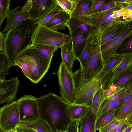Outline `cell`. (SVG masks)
<instances>
[{
	"mask_svg": "<svg viewBox=\"0 0 132 132\" xmlns=\"http://www.w3.org/2000/svg\"><path fill=\"white\" fill-rule=\"evenodd\" d=\"M16 132H36L29 129L18 126L16 128L15 130Z\"/></svg>",
	"mask_w": 132,
	"mask_h": 132,
	"instance_id": "cell-47",
	"label": "cell"
},
{
	"mask_svg": "<svg viewBox=\"0 0 132 132\" xmlns=\"http://www.w3.org/2000/svg\"><path fill=\"white\" fill-rule=\"evenodd\" d=\"M79 120H75L71 121L66 130L67 132H79Z\"/></svg>",
	"mask_w": 132,
	"mask_h": 132,
	"instance_id": "cell-41",
	"label": "cell"
},
{
	"mask_svg": "<svg viewBox=\"0 0 132 132\" xmlns=\"http://www.w3.org/2000/svg\"><path fill=\"white\" fill-rule=\"evenodd\" d=\"M117 1L119 2L122 3L128 4L132 3V1L131 0H117Z\"/></svg>",
	"mask_w": 132,
	"mask_h": 132,
	"instance_id": "cell-48",
	"label": "cell"
},
{
	"mask_svg": "<svg viewBox=\"0 0 132 132\" xmlns=\"http://www.w3.org/2000/svg\"><path fill=\"white\" fill-rule=\"evenodd\" d=\"M115 109L110 110L101 114L96 120V130H99L115 118Z\"/></svg>",
	"mask_w": 132,
	"mask_h": 132,
	"instance_id": "cell-29",
	"label": "cell"
},
{
	"mask_svg": "<svg viewBox=\"0 0 132 132\" xmlns=\"http://www.w3.org/2000/svg\"><path fill=\"white\" fill-rule=\"evenodd\" d=\"M5 79H6L5 78L0 77V82L3 81Z\"/></svg>",
	"mask_w": 132,
	"mask_h": 132,
	"instance_id": "cell-50",
	"label": "cell"
},
{
	"mask_svg": "<svg viewBox=\"0 0 132 132\" xmlns=\"http://www.w3.org/2000/svg\"><path fill=\"white\" fill-rule=\"evenodd\" d=\"M131 66L132 52L123 53L120 61L112 71L111 78L105 89L109 87L114 80L118 76Z\"/></svg>",
	"mask_w": 132,
	"mask_h": 132,
	"instance_id": "cell-17",
	"label": "cell"
},
{
	"mask_svg": "<svg viewBox=\"0 0 132 132\" xmlns=\"http://www.w3.org/2000/svg\"><path fill=\"white\" fill-rule=\"evenodd\" d=\"M79 0H56L62 9L71 14L73 12Z\"/></svg>",
	"mask_w": 132,
	"mask_h": 132,
	"instance_id": "cell-33",
	"label": "cell"
},
{
	"mask_svg": "<svg viewBox=\"0 0 132 132\" xmlns=\"http://www.w3.org/2000/svg\"><path fill=\"white\" fill-rule=\"evenodd\" d=\"M112 74L111 72L101 79H97L94 77L87 80L82 78L80 68L72 72L75 98L72 104L90 106L95 93L102 87L105 89Z\"/></svg>",
	"mask_w": 132,
	"mask_h": 132,
	"instance_id": "cell-4",
	"label": "cell"
},
{
	"mask_svg": "<svg viewBox=\"0 0 132 132\" xmlns=\"http://www.w3.org/2000/svg\"><path fill=\"white\" fill-rule=\"evenodd\" d=\"M122 132H132V125L127 127Z\"/></svg>",
	"mask_w": 132,
	"mask_h": 132,
	"instance_id": "cell-49",
	"label": "cell"
},
{
	"mask_svg": "<svg viewBox=\"0 0 132 132\" xmlns=\"http://www.w3.org/2000/svg\"><path fill=\"white\" fill-rule=\"evenodd\" d=\"M0 30V52L4 51L5 50V38Z\"/></svg>",
	"mask_w": 132,
	"mask_h": 132,
	"instance_id": "cell-45",
	"label": "cell"
},
{
	"mask_svg": "<svg viewBox=\"0 0 132 132\" xmlns=\"http://www.w3.org/2000/svg\"><path fill=\"white\" fill-rule=\"evenodd\" d=\"M117 2L118 4L114 7L107 10L92 14L87 17V23L91 28L90 32L101 30L114 21L126 20L122 18L115 17V12L128 4Z\"/></svg>",
	"mask_w": 132,
	"mask_h": 132,
	"instance_id": "cell-7",
	"label": "cell"
},
{
	"mask_svg": "<svg viewBox=\"0 0 132 132\" xmlns=\"http://www.w3.org/2000/svg\"><path fill=\"white\" fill-rule=\"evenodd\" d=\"M71 14L60 10L44 26L52 30H64Z\"/></svg>",
	"mask_w": 132,
	"mask_h": 132,
	"instance_id": "cell-19",
	"label": "cell"
},
{
	"mask_svg": "<svg viewBox=\"0 0 132 132\" xmlns=\"http://www.w3.org/2000/svg\"><path fill=\"white\" fill-rule=\"evenodd\" d=\"M72 73L61 62L57 73L60 86L59 92L62 100L68 104H72L75 98Z\"/></svg>",
	"mask_w": 132,
	"mask_h": 132,
	"instance_id": "cell-8",
	"label": "cell"
},
{
	"mask_svg": "<svg viewBox=\"0 0 132 132\" xmlns=\"http://www.w3.org/2000/svg\"><path fill=\"white\" fill-rule=\"evenodd\" d=\"M105 88L102 87L95 93L90 106V111L96 116L103 103Z\"/></svg>",
	"mask_w": 132,
	"mask_h": 132,
	"instance_id": "cell-28",
	"label": "cell"
},
{
	"mask_svg": "<svg viewBox=\"0 0 132 132\" xmlns=\"http://www.w3.org/2000/svg\"><path fill=\"white\" fill-rule=\"evenodd\" d=\"M111 85L119 88H126L132 85V66L118 76Z\"/></svg>",
	"mask_w": 132,
	"mask_h": 132,
	"instance_id": "cell-25",
	"label": "cell"
},
{
	"mask_svg": "<svg viewBox=\"0 0 132 132\" xmlns=\"http://www.w3.org/2000/svg\"><path fill=\"white\" fill-rule=\"evenodd\" d=\"M20 85L19 80L16 77L0 82V104L14 101L16 98Z\"/></svg>",
	"mask_w": 132,
	"mask_h": 132,
	"instance_id": "cell-14",
	"label": "cell"
},
{
	"mask_svg": "<svg viewBox=\"0 0 132 132\" xmlns=\"http://www.w3.org/2000/svg\"><path fill=\"white\" fill-rule=\"evenodd\" d=\"M132 22L125 26L117 36L106 44L101 46L102 56L103 60L117 52L121 44L132 35Z\"/></svg>",
	"mask_w": 132,
	"mask_h": 132,
	"instance_id": "cell-13",
	"label": "cell"
},
{
	"mask_svg": "<svg viewBox=\"0 0 132 132\" xmlns=\"http://www.w3.org/2000/svg\"><path fill=\"white\" fill-rule=\"evenodd\" d=\"M32 0H28L26 4L21 9V10L28 12L30 10Z\"/></svg>",
	"mask_w": 132,
	"mask_h": 132,
	"instance_id": "cell-46",
	"label": "cell"
},
{
	"mask_svg": "<svg viewBox=\"0 0 132 132\" xmlns=\"http://www.w3.org/2000/svg\"><path fill=\"white\" fill-rule=\"evenodd\" d=\"M33 44L41 55L51 61L54 53L58 48L55 46L46 45Z\"/></svg>",
	"mask_w": 132,
	"mask_h": 132,
	"instance_id": "cell-31",
	"label": "cell"
},
{
	"mask_svg": "<svg viewBox=\"0 0 132 132\" xmlns=\"http://www.w3.org/2000/svg\"><path fill=\"white\" fill-rule=\"evenodd\" d=\"M20 122L17 101H13L0 108V127L4 132L14 131Z\"/></svg>",
	"mask_w": 132,
	"mask_h": 132,
	"instance_id": "cell-9",
	"label": "cell"
},
{
	"mask_svg": "<svg viewBox=\"0 0 132 132\" xmlns=\"http://www.w3.org/2000/svg\"><path fill=\"white\" fill-rule=\"evenodd\" d=\"M95 1L79 0L71 17L78 18L86 21L87 17L92 14V8Z\"/></svg>",
	"mask_w": 132,
	"mask_h": 132,
	"instance_id": "cell-18",
	"label": "cell"
},
{
	"mask_svg": "<svg viewBox=\"0 0 132 132\" xmlns=\"http://www.w3.org/2000/svg\"><path fill=\"white\" fill-rule=\"evenodd\" d=\"M6 18L7 19V23L1 32L3 34L20 22L30 19L29 12L21 11L20 6L12 10L9 9Z\"/></svg>",
	"mask_w": 132,
	"mask_h": 132,
	"instance_id": "cell-16",
	"label": "cell"
},
{
	"mask_svg": "<svg viewBox=\"0 0 132 132\" xmlns=\"http://www.w3.org/2000/svg\"><path fill=\"white\" fill-rule=\"evenodd\" d=\"M70 31H72L77 28L82 29L84 31L86 37L89 34L91 28L86 22L81 19L71 17L68 21L66 25Z\"/></svg>",
	"mask_w": 132,
	"mask_h": 132,
	"instance_id": "cell-26",
	"label": "cell"
},
{
	"mask_svg": "<svg viewBox=\"0 0 132 132\" xmlns=\"http://www.w3.org/2000/svg\"><path fill=\"white\" fill-rule=\"evenodd\" d=\"M98 132H100L99 131Z\"/></svg>",
	"mask_w": 132,
	"mask_h": 132,
	"instance_id": "cell-55",
	"label": "cell"
},
{
	"mask_svg": "<svg viewBox=\"0 0 132 132\" xmlns=\"http://www.w3.org/2000/svg\"><path fill=\"white\" fill-rule=\"evenodd\" d=\"M18 126H21L36 132H52L48 125L40 118L31 121L21 122Z\"/></svg>",
	"mask_w": 132,
	"mask_h": 132,
	"instance_id": "cell-24",
	"label": "cell"
},
{
	"mask_svg": "<svg viewBox=\"0 0 132 132\" xmlns=\"http://www.w3.org/2000/svg\"><path fill=\"white\" fill-rule=\"evenodd\" d=\"M39 118L48 125L52 132L66 130L71 122L67 115L68 104L58 95L49 93L37 98Z\"/></svg>",
	"mask_w": 132,
	"mask_h": 132,
	"instance_id": "cell-1",
	"label": "cell"
},
{
	"mask_svg": "<svg viewBox=\"0 0 132 132\" xmlns=\"http://www.w3.org/2000/svg\"><path fill=\"white\" fill-rule=\"evenodd\" d=\"M51 62L41 55L32 43L18 55L14 66L19 67L27 77L37 84L48 71Z\"/></svg>",
	"mask_w": 132,
	"mask_h": 132,
	"instance_id": "cell-3",
	"label": "cell"
},
{
	"mask_svg": "<svg viewBox=\"0 0 132 132\" xmlns=\"http://www.w3.org/2000/svg\"><path fill=\"white\" fill-rule=\"evenodd\" d=\"M17 101L21 122L31 121L39 118L37 98L32 95H24Z\"/></svg>",
	"mask_w": 132,
	"mask_h": 132,
	"instance_id": "cell-10",
	"label": "cell"
},
{
	"mask_svg": "<svg viewBox=\"0 0 132 132\" xmlns=\"http://www.w3.org/2000/svg\"><path fill=\"white\" fill-rule=\"evenodd\" d=\"M70 32L73 52L77 59L83 48L86 37H85L86 35L84 31L80 28Z\"/></svg>",
	"mask_w": 132,
	"mask_h": 132,
	"instance_id": "cell-20",
	"label": "cell"
},
{
	"mask_svg": "<svg viewBox=\"0 0 132 132\" xmlns=\"http://www.w3.org/2000/svg\"><path fill=\"white\" fill-rule=\"evenodd\" d=\"M39 25L30 19L22 21L11 27L5 34V52L11 66L18 55L30 46Z\"/></svg>",
	"mask_w": 132,
	"mask_h": 132,
	"instance_id": "cell-2",
	"label": "cell"
},
{
	"mask_svg": "<svg viewBox=\"0 0 132 132\" xmlns=\"http://www.w3.org/2000/svg\"><path fill=\"white\" fill-rule=\"evenodd\" d=\"M132 100V86H131L127 89L125 96L116 108L115 115Z\"/></svg>",
	"mask_w": 132,
	"mask_h": 132,
	"instance_id": "cell-35",
	"label": "cell"
},
{
	"mask_svg": "<svg viewBox=\"0 0 132 132\" xmlns=\"http://www.w3.org/2000/svg\"><path fill=\"white\" fill-rule=\"evenodd\" d=\"M11 66L4 51L0 52V77L5 78V76L11 72L9 69Z\"/></svg>",
	"mask_w": 132,
	"mask_h": 132,
	"instance_id": "cell-32",
	"label": "cell"
},
{
	"mask_svg": "<svg viewBox=\"0 0 132 132\" xmlns=\"http://www.w3.org/2000/svg\"><path fill=\"white\" fill-rule=\"evenodd\" d=\"M107 3L104 0H95L92 8V14L98 12Z\"/></svg>",
	"mask_w": 132,
	"mask_h": 132,
	"instance_id": "cell-40",
	"label": "cell"
},
{
	"mask_svg": "<svg viewBox=\"0 0 132 132\" xmlns=\"http://www.w3.org/2000/svg\"><path fill=\"white\" fill-rule=\"evenodd\" d=\"M56 132H67L66 130H57Z\"/></svg>",
	"mask_w": 132,
	"mask_h": 132,
	"instance_id": "cell-51",
	"label": "cell"
},
{
	"mask_svg": "<svg viewBox=\"0 0 132 132\" xmlns=\"http://www.w3.org/2000/svg\"><path fill=\"white\" fill-rule=\"evenodd\" d=\"M132 49V38L131 37L125 43L123 47L121 49V52H131Z\"/></svg>",
	"mask_w": 132,
	"mask_h": 132,
	"instance_id": "cell-44",
	"label": "cell"
},
{
	"mask_svg": "<svg viewBox=\"0 0 132 132\" xmlns=\"http://www.w3.org/2000/svg\"><path fill=\"white\" fill-rule=\"evenodd\" d=\"M61 48V62L70 71L72 72L73 66L76 59L73 52L72 41L63 45Z\"/></svg>",
	"mask_w": 132,
	"mask_h": 132,
	"instance_id": "cell-22",
	"label": "cell"
},
{
	"mask_svg": "<svg viewBox=\"0 0 132 132\" xmlns=\"http://www.w3.org/2000/svg\"><path fill=\"white\" fill-rule=\"evenodd\" d=\"M126 88H121L117 91L110 96L106 98H104L103 102L114 101L117 100L119 97L121 93Z\"/></svg>",
	"mask_w": 132,
	"mask_h": 132,
	"instance_id": "cell-42",
	"label": "cell"
},
{
	"mask_svg": "<svg viewBox=\"0 0 132 132\" xmlns=\"http://www.w3.org/2000/svg\"><path fill=\"white\" fill-rule=\"evenodd\" d=\"M57 4L56 0H32L30 19L38 23L41 22Z\"/></svg>",
	"mask_w": 132,
	"mask_h": 132,
	"instance_id": "cell-12",
	"label": "cell"
},
{
	"mask_svg": "<svg viewBox=\"0 0 132 132\" xmlns=\"http://www.w3.org/2000/svg\"><path fill=\"white\" fill-rule=\"evenodd\" d=\"M0 132H4L3 130L1 129V128L0 127Z\"/></svg>",
	"mask_w": 132,
	"mask_h": 132,
	"instance_id": "cell-52",
	"label": "cell"
},
{
	"mask_svg": "<svg viewBox=\"0 0 132 132\" xmlns=\"http://www.w3.org/2000/svg\"><path fill=\"white\" fill-rule=\"evenodd\" d=\"M118 4V3L116 0L111 1L106 4L98 12L103 11L110 9L116 6Z\"/></svg>",
	"mask_w": 132,
	"mask_h": 132,
	"instance_id": "cell-43",
	"label": "cell"
},
{
	"mask_svg": "<svg viewBox=\"0 0 132 132\" xmlns=\"http://www.w3.org/2000/svg\"><path fill=\"white\" fill-rule=\"evenodd\" d=\"M14 132H16V131H15V130L14 131Z\"/></svg>",
	"mask_w": 132,
	"mask_h": 132,
	"instance_id": "cell-54",
	"label": "cell"
},
{
	"mask_svg": "<svg viewBox=\"0 0 132 132\" xmlns=\"http://www.w3.org/2000/svg\"><path fill=\"white\" fill-rule=\"evenodd\" d=\"M132 21L128 19L114 21L101 30L90 33L86 40H89L94 46H101L117 36Z\"/></svg>",
	"mask_w": 132,
	"mask_h": 132,
	"instance_id": "cell-6",
	"label": "cell"
},
{
	"mask_svg": "<svg viewBox=\"0 0 132 132\" xmlns=\"http://www.w3.org/2000/svg\"><path fill=\"white\" fill-rule=\"evenodd\" d=\"M123 53H116L103 59L102 68L95 77L100 79L104 77L112 71L116 67L122 57Z\"/></svg>",
	"mask_w": 132,
	"mask_h": 132,
	"instance_id": "cell-15",
	"label": "cell"
},
{
	"mask_svg": "<svg viewBox=\"0 0 132 132\" xmlns=\"http://www.w3.org/2000/svg\"><path fill=\"white\" fill-rule=\"evenodd\" d=\"M62 10L57 4L56 6L48 13L45 18L38 23L39 25L44 26L55 15Z\"/></svg>",
	"mask_w": 132,
	"mask_h": 132,
	"instance_id": "cell-37",
	"label": "cell"
},
{
	"mask_svg": "<svg viewBox=\"0 0 132 132\" xmlns=\"http://www.w3.org/2000/svg\"><path fill=\"white\" fill-rule=\"evenodd\" d=\"M124 120H118L115 118L111 121L98 130L100 132H109Z\"/></svg>",
	"mask_w": 132,
	"mask_h": 132,
	"instance_id": "cell-38",
	"label": "cell"
},
{
	"mask_svg": "<svg viewBox=\"0 0 132 132\" xmlns=\"http://www.w3.org/2000/svg\"><path fill=\"white\" fill-rule=\"evenodd\" d=\"M94 46L89 40H87L82 51L77 59L79 62L80 68L82 71L84 70L87 66L91 52Z\"/></svg>",
	"mask_w": 132,
	"mask_h": 132,
	"instance_id": "cell-27",
	"label": "cell"
},
{
	"mask_svg": "<svg viewBox=\"0 0 132 132\" xmlns=\"http://www.w3.org/2000/svg\"><path fill=\"white\" fill-rule=\"evenodd\" d=\"M129 87L123 90L117 100L108 102H103L96 116V119L105 112L111 109H115L116 108L125 96L127 90Z\"/></svg>",
	"mask_w": 132,
	"mask_h": 132,
	"instance_id": "cell-30",
	"label": "cell"
},
{
	"mask_svg": "<svg viewBox=\"0 0 132 132\" xmlns=\"http://www.w3.org/2000/svg\"><path fill=\"white\" fill-rule=\"evenodd\" d=\"M132 125L127 119H124L109 132H122L127 127Z\"/></svg>",
	"mask_w": 132,
	"mask_h": 132,
	"instance_id": "cell-39",
	"label": "cell"
},
{
	"mask_svg": "<svg viewBox=\"0 0 132 132\" xmlns=\"http://www.w3.org/2000/svg\"><path fill=\"white\" fill-rule=\"evenodd\" d=\"M103 61L101 55V46H94L86 69L82 71L80 68L82 78L90 80L95 77L102 69Z\"/></svg>",
	"mask_w": 132,
	"mask_h": 132,
	"instance_id": "cell-11",
	"label": "cell"
},
{
	"mask_svg": "<svg viewBox=\"0 0 132 132\" xmlns=\"http://www.w3.org/2000/svg\"><path fill=\"white\" fill-rule=\"evenodd\" d=\"M96 116L89 110L87 113L80 120L79 132H96Z\"/></svg>",
	"mask_w": 132,
	"mask_h": 132,
	"instance_id": "cell-23",
	"label": "cell"
},
{
	"mask_svg": "<svg viewBox=\"0 0 132 132\" xmlns=\"http://www.w3.org/2000/svg\"><path fill=\"white\" fill-rule=\"evenodd\" d=\"M132 114V100L115 115V118L118 120H123L126 119Z\"/></svg>",
	"mask_w": 132,
	"mask_h": 132,
	"instance_id": "cell-34",
	"label": "cell"
},
{
	"mask_svg": "<svg viewBox=\"0 0 132 132\" xmlns=\"http://www.w3.org/2000/svg\"><path fill=\"white\" fill-rule=\"evenodd\" d=\"M90 106L68 104L66 111L68 117L71 121L80 120L90 110Z\"/></svg>",
	"mask_w": 132,
	"mask_h": 132,
	"instance_id": "cell-21",
	"label": "cell"
},
{
	"mask_svg": "<svg viewBox=\"0 0 132 132\" xmlns=\"http://www.w3.org/2000/svg\"><path fill=\"white\" fill-rule=\"evenodd\" d=\"M10 132H14V131H10Z\"/></svg>",
	"mask_w": 132,
	"mask_h": 132,
	"instance_id": "cell-53",
	"label": "cell"
},
{
	"mask_svg": "<svg viewBox=\"0 0 132 132\" xmlns=\"http://www.w3.org/2000/svg\"><path fill=\"white\" fill-rule=\"evenodd\" d=\"M71 41L70 35L66 34L43 26H38L32 39L33 44L46 45L58 48H61Z\"/></svg>",
	"mask_w": 132,
	"mask_h": 132,
	"instance_id": "cell-5",
	"label": "cell"
},
{
	"mask_svg": "<svg viewBox=\"0 0 132 132\" xmlns=\"http://www.w3.org/2000/svg\"><path fill=\"white\" fill-rule=\"evenodd\" d=\"M10 3V0H0V29L3 20L6 18Z\"/></svg>",
	"mask_w": 132,
	"mask_h": 132,
	"instance_id": "cell-36",
	"label": "cell"
}]
</instances>
